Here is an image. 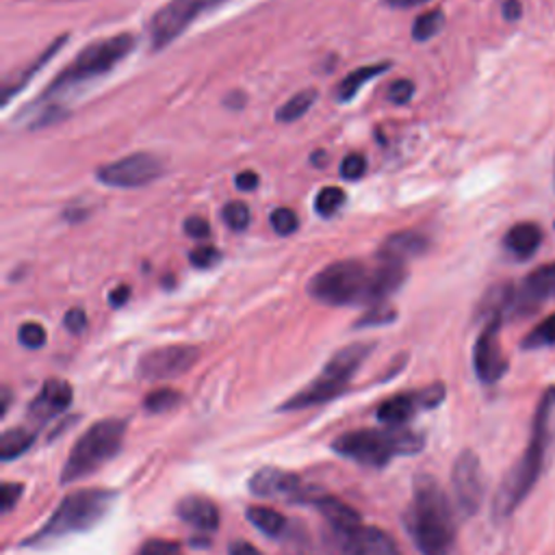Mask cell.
<instances>
[{"label":"cell","mask_w":555,"mask_h":555,"mask_svg":"<svg viewBox=\"0 0 555 555\" xmlns=\"http://www.w3.org/2000/svg\"><path fill=\"white\" fill-rule=\"evenodd\" d=\"M397 317V312L392 308H388L386 304H377L371 306V310L366 314H362L356 323V327H371V325H386L392 323Z\"/></svg>","instance_id":"obj_34"},{"label":"cell","mask_w":555,"mask_h":555,"mask_svg":"<svg viewBox=\"0 0 555 555\" xmlns=\"http://www.w3.org/2000/svg\"><path fill=\"white\" fill-rule=\"evenodd\" d=\"M288 555H299V553H288Z\"/></svg>","instance_id":"obj_49"},{"label":"cell","mask_w":555,"mask_h":555,"mask_svg":"<svg viewBox=\"0 0 555 555\" xmlns=\"http://www.w3.org/2000/svg\"><path fill=\"white\" fill-rule=\"evenodd\" d=\"M386 69H390V63H388V61H386V63H373V65H364V67L353 69L351 74H347V76L338 82V87H336V100H338V102H349V100H353V95L358 93V89H360L364 82L377 78V76L384 74Z\"/></svg>","instance_id":"obj_24"},{"label":"cell","mask_w":555,"mask_h":555,"mask_svg":"<svg viewBox=\"0 0 555 555\" xmlns=\"http://www.w3.org/2000/svg\"><path fill=\"white\" fill-rule=\"evenodd\" d=\"M412 93H414V82L408 80V78H399V80H395V82L388 87V100H390L392 104H405V102H410Z\"/></svg>","instance_id":"obj_39"},{"label":"cell","mask_w":555,"mask_h":555,"mask_svg":"<svg viewBox=\"0 0 555 555\" xmlns=\"http://www.w3.org/2000/svg\"><path fill=\"white\" fill-rule=\"evenodd\" d=\"M371 349H373L371 343H353V345L338 349L310 384H306L301 390L291 395L280 405V412L304 410V408L319 405V403H325V401H332L334 397H338L351 382L358 366L366 360Z\"/></svg>","instance_id":"obj_7"},{"label":"cell","mask_w":555,"mask_h":555,"mask_svg":"<svg viewBox=\"0 0 555 555\" xmlns=\"http://www.w3.org/2000/svg\"><path fill=\"white\" fill-rule=\"evenodd\" d=\"M345 202H347V195L340 186H325L314 197V210L321 217H332L343 208Z\"/></svg>","instance_id":"obj_30"},{"label":"cell","mask_w":555,"mask_h":555,"mask_svg":"<svg viewBox=\"0 0 555 555\" xmlns=\"http://www.w3.org/2000/svg\"><path fill=\"white\" fill-rule=\"evenodd\" d=\"M553 410H555V386L546 388L544 395L540 397L533 421H531L529 442H527L522 455L518 457V462L514 464V468L501 481V488L492 503L494 518H499V520L507 518L525 501V496L531 492L533 483L538 481L542 466H544L548 438H551Z\"/></svg>","instance_id":"obj_2"},{"label":"cell","mask_w":555,"mask_h":555,"mask_svg":"<svg viewBox=\"0 0 555 555\" xmlns=\"http://www.w3.org/2000/svg\"><path fill=\"white\" fill-rule=\"evenodd\" d=\"M442 24H444V13L440 9H431V11H425L421 13L414 24H412V37L416 41H427L431 39L434 35H438L442 30Z\"/></svg>","instance_id":"obj_29"},{"label":"cell","mask_w":555,"mask_h":555,"mask_svg":"<svg viewBox=\"0 0 555 555\" xmlns=\"http://www.w3.org/2000/svg\"><path fill=\"white\" fill-rule=\"evenodd\" d=\"M247 520L258 529L262 531L264 535L269 538H278L284 533L286 529V518L273 509V507H264V505H254L247 509Z\"/></svg>","instance_id":"obj_26"},{"label":"cell","mask_w":555,"mask_h":555,"mask_svg":"<svg viewBox=\"0 0 555 555\" xmlns=\"http://www.w3.org/2000/svg\"><path fill=\"white\" fill-rule=\"evenodd\" d=\"M9 403H11V392H9V388H4V390H2V410H0L2 416H4L7 410H9Z\"/></svg>","instance_id":"obj_48"},{"label":"cell","mask_w":555,"mask_h":555,"mask_svg":"<svg viewBox=\"0 0 555 555\" xmlns=\"http://www.w3.org/2000/svg\"><path fill=\"white\" fill-rule=\"evenodd\" d=\"M137 555H182V551H180V546L176 542L152 538V540L141 544Z\"/></svg>","instance_id":"obj_38"},{"label":"cell","mask_w":555,"mask_h":555,"mask_svg":"<svg viewBox=\"0 0 555 555\" xmlns=\"http://www.w3.org/2000/svg\"><path fill=\"white\" fill-rule=\"evenodd\" d=\"M134 43H137L134 37L128 33L93 41L91 46H87L74 56L72 65H67L54 76V80L41 91L37 104L52 102L54 98L65 95L76 87H82L89 80H95L108 74L117 63H121L134 50Z\"/></svg>","instance_id":"obj_4"},{"label":"cell","mask_w":555,"mask_h":555,"mask_svg":"<svg viewBox=\"0 0 555 555\" xmlns=\"http://www.w3.org/2000/svg\"><path fill=\"white\" fill-rule=\"evenodd\" d=\"M165 171L163 160L150 152H134L119 160L98 167L95 178L106 186L137 189L154 182Z\"/></svg>","instance_id":"obj_11"},{"label":"cell","mask_w":555,"mask_h":555,"mask_svg":"<svg viewBox=\"0 0 555 555\" xmlns=\"http://www.w3.org/2000/svg\"><path fill=\"white\" fill-rule=\"evenodd\" d=\"M176 512L186 525H191L193 529H197L202 533H210L219 527V509L206 496H199V494L184 496V499H180Z\"/></svg>","instance_id":"obj_20"},{"label":"cell","mask_w":555,"mask_h":555,"mask_svg":"<svg viewBox=\"0 0 555 555\" xmlns=\"http://www.w3.org/2000/svg\"><path fill=\"white\" fill-rule=\"evenodd\" d=\"M228 555H260L256 546H251L249 542H243V540H234L230 542L228 546Z\"/></svg>","instance_id":"obj_45"},{"label":"cell","mask_w":555,"mask_h":555,"mask_svg":"<svg viewBox=\"0 0 555 555\" xmlns=\"http://www.w3.org/2000/svg\"><path fill=\"white\" fill-rule=\"evenodd\" d=\"M182 228H184V234L191 238H208L210 236V223L199 215L186 217Z\"/></svg>","instance_id":"obj_40"},{"label":"cell","mask_w":555,"mask_h":555,"mask_svg":"<svg viewBox=\"0 0 555 555\" xmlns=\"http://www.w3.org/2000/svg\"><path fill=\"white\" fill-rule=\"evenodd\" d=\"M269 223H271V228H273V232H275V234H280V236H288V234H293V232L297 230L299 219H297L295 210H291V208L282 206V208H275V210L271 212Z\"/></svg>","instance_id":"obj_33"},{"label":"cell","mask_w":555,"mask_h":555,"mask_svg":"<svg viewBox=\"0 0 555 555\" xmlns=\"http://www.w3.org/2000/svg\"><path fill=\"white\" fill-rule=\"evenodd\" d=\"M405 529L421 555H449L455 544V516L449 496L429 475L414 477Z\"/></svg>","instance_id":"obj_1"},{"label":"cell","mask_w":555,"mask_h":555,"mask_svg":"<svg viewBox=\"0 0 555 555\" xmlns=\"http://www.w3.org/2000/svg\"><path fill=\"white\" fill-rule=\"evenodd\" d=\"M522 349H542V347H553L555 345V312L542 319L525 338H522Z\"/></svg>","instance_id":"obj_28"},{"label":"cell","mask_w":555,"mask_h":555,"mask_svg":"<svg viewBox=\"0 0 555 555\" xmlns=\"http://www.w3.org/2000/svg\"><path fill=\"white\" fill-rule=\"evenodd\" d=\"M115 496H117L115 490H102V488L69 492L52 512V516L43 522V527L35 531L24 544L39 546V544H46L72 533H82L95 527L102 520V516L111 509Z\"/></svg>","instance_id":"obj_5"},{"label":"cell","mask_w":555,"mask_h":555,"mask_svg":"<svg viewBox=\"0 0 555 555\" xmlns=\"http://www.w3.org/2000/svg\"><path fill=\"white\" fill-rule=\"evenodd\" d=\"M189 260L197 269H212L221 260V251L212 245H202L189 254Z\"/></svg>","instance_id":"obj_36"},{"label":"cell","mask_w":555,"mask_h":555,"mask_svg":"<svg viewBox=\"0 0 555 555\" xmlns=\"http://www.w3.org/2000/svg\"><path fill=\"white\" fill-rule=\"evenodd\" d=\"M542 245V230L538 223L520 221L512 225L503 236L505 251L516 260H529Z\"/></svg>","instance_id":"obj_21"},{"label":"cell","mask_w":555,"mask_h":555,"mask_svg":"<svg viewBox=\"0 0 555 555\" xmlns=\"http://www.w3.org/2000/svg\"><path fill=\"white\" fill-rule=\"evenodd\" d=\"M258 184H260L258 173H254V171H249V169L236 176V186L243 189V191H254Z\"/></svg>","instance_id":"obj_44"},{"label":"cell","mask_w":555,"mask_h":555,"mask_svg":"<svg viewBox=\"0 0 555 555\" xmlns=\"http://www.w3.org/2000/svg\"><path fill=\"white\" fill-rule=\"evenodd\" d=\"M388 7L392 9H410V7H418V4H425L429 0H384Z\"/></svg>","instance_id":"obj_47"},{"label":"cell","mask_w":555,"mask_h":555,"mask_svg":"<svg viewBox=\"0 0 555 555\" xmlns=\"http://www.w3.org/2000/svg\"><path fill=\"white\" fill-rule=\"evenodd\" d=\"M221 2L225 0H169L152 15L147 24L150 48L163 50L176 37H180L199 15L219 7Z\"/></svg>","instance_id":"obj_10"},{"label":"cell","mask_w":555,"mask_h":555,"mask_svg":"<svg viewBox=\"0 0 555 555\" xmlns=\"http://www.w3.org/2000/svg\"><path fill=\"white\" fill-rule=\"evenodd\" d=\"M364 171H366V158L358 152L347 154L340 163V176L345 180H358V178L364 176Z\"/></svg>","instance_id":"obj_37"},{"label":"cell","mask_w":555,"mask_h":555,"mask_svg":"<svg viewBox=\"0 0 555 555\" xmlns=\"http://www.w3.org/2000/svg\"><path fill=\"white\" fill-rule=\"evenodd\" d=\"M251 494L260 499H282L288 503H314L321 490L304 483L295 473L280 468H260L249 479Z\"/></svg>","instance_id":"obj_12"},{"label":"cell","mask_w":555,"mask_h":555,"mask_svg":"<svg viewBox=\"0 0 555 555\" xmlns=\"http://www.w3.org/2000/svg\"><path fill=\"white\" fill-rule=\"evenodd\" d=\"M308 293L330 306H377L375 269H369L360 260L332 262L310 280Z\"/></svg>","instance_id":"obj_6"},{"label":"cell","mask_w":555,"mask_h":555,"mask_svg":"<svg viewBox=\"0 0 555 555\" xmlns=\"http://www.w3.org/2000/svg\"><path fill=\"white\" fill-rule=\"evenodd\" d=\"M425 438L418 431L405 427H382V429H356L340 434L332 442V451L360 466L382 468L392 457L414 455L423 449Z\"/></svg>","instance_id":"obj_3"},{"label":"cell","mask_w":555,"mask_h":555,"mask_svg":"<svg viewBox=\"0 0 555 555\" xmlns=\"http://www.w3.org/2000/svg\"><path fill=\"white\" fill-rule=\"evenodd\" d=\"M17 340L28 349H39L46 343V330H43V325H39L35 321L22 323L17 330Z\"/></svg>","instance_id":"obj_35"},{"label":"cell","mask_w":555,"mask_h":555,"mask_svg":"<svg viewBox=\"0 0 555 555\" xmlns=\"http://www.w3.org/2000/svg\"><path fill=\"white\" fill-rule=\"evenodd\" d=\"M126 421L121 418H104L93 423L72 447L63 470L61 483H74L82 477L95 473L102 464L111 462L124 442Z\"/></svg>","instance_id":"obj_8"},{"label":"cell","mask_w":555,"mask_h":555,"mask_svg":"<svg viewBox=\"0 0 555 555\" xmlns=\"http://www.w3.org/2000/svg\"><path fill=\"white\" fill-rule=\"evenodd\" d=\"M317 102V91L314 89H304L299 93H295L293 98H288L278 111H275V119L282 124H291L299 117H304L308 113V108Z\"/></svg>","instance_id":"obj_27"},{"label":"cell","mask_w":555,"mask_h":555,"mask_svg":"<svg viewBox=\"0 0 555 555\" xmlns=\"http://www.w3.org/2000/svg\"><path fill=\"white\" fill-rule=\"evenodd\" d=\"M327 555H401L395 540L377 527H327L323 529Z\"/></svg>","instance_id":"obj_9"},{"label":"cell","mask_w":555,"mask_h":555,"mask_svg":"<svg viewBox=\"0 0 555 555\" xmlns=\"http://www.w3.org/2000/svg\"><path fill=\"white\" fill-rule=\"evenodd\" d=\"M22 494V483H11V481H4L2 488H0V503H2V514L11 512V507L15 505V501L20 499Z\"/></svg>","instance_id":"obj_41"},{"label":"cell","mask_w":555,"mask_h":555,"mask_svg":"<svg viewBox=\"0 0 555 555\" xmlns=\"http://www.w3.org/2000/svg\"><path fill=\"white\" fill-rule=\"evenodd\" d=\"M178 403H180V392L171 390V388H158L145 397V410L154 412V414L167 412V410L176 408Z\"/></svg>","instance_id":"obj_32"},{"label":"cell","mask_w":555,"mask_h":555,"mask_svg":"<svg viewBox=\"0 0 555 555\" xmlns=\"http://www.w3.org/2000/svg\"><path fill=\"white\" fill-rule=\"evenodd\" d=\"M501 321L503 314H490L473 347V369L483 384H496L507 373V358L499 340Z\"/></svg>","instance_id":"obj_13"},{"label":"cell","mask_w":555,"mask_h":555,"mask_svg":"<svg viewBox=\"0 0 555 555\" xmlns=\"http://www.w3.org/2000/svg\"><path fill=\"white\" fill-rule=\"evenodd\" d=\"M128 297H130V286H126V284H121V286H117V288H113V291L108 293V301H111V306H115V308L124 306V304L128 301Z\"/></svg>","instance_id":"obj_46"},{"label":"cell","mask_w":555,"mask_h":555,"mask_svg":"<svg viewBox=\"0 0 555 555\" xmlns=\"http://www.w3.org/2000/svg\"><path fill=\"white\" fill-rule=\"evenodd\" d=\"M451 483H453V494L460 512L464 516H473L483 501L481 464L473 451L466 449L457 455L451 473Z\"/></svg>","instance_id":"obj_16"},{"label":"cell","mask_w":555,"mask_h":555,"mask_svg":"<svg viewBox=\"0 0 555 555\" xmlns=\"http://www.w3.org/2000/svg\"><path fill=\"white\" fill-rule=\"evenodd\" d=\"M442 399H444V386L438 384V382L429 384L425 388H418V390L399 392V395L386 399L377 408V418L386 427H401L403 423H408L418 412L440 405Z\"/></svg>","instance_id":"obj_15"},{"label":"cell","mask_w":555,"mask_h":555,"mask_svg":"<svg viewBox=\"0 0 555 555\" xmlns=\"http://www.w3.org/2000/svg\"><path fill=\"white\" fill-rule=\"evenodd\" d=\"M199 358L197 347L193 345H167L150 349L141 356L137 364V375L141 379H171L186 373Z\"/></svg>","instance_id":"obj_14"},{"label":"cell","mask_w":555,"mask_h":555,"mask_svg":"<svg viewBox=\"0 0 555 555\" xmlns=\"http://www.w3.org/2000/svg\"><path fill=\"white\" fill-rule=\"evenodd\" d=\"M221 219L225 221V225L234 232H243L247 230L249 221H251V215H249V206L245 202H228L223 208H221Z\"/></svg>","instance_id":"obj_31"},{"label":"cell","mask_w":555,"mask_h":555,"mask_svg":"<svg viewBox=\"0 0 555 555\" xmlns=\"http://www.w3.org/2000/svg\"><path fill=\"white\" fill-rule=\"evenodd\" d=\"M37 427H11L0 436V457L4 462L15 460L35 442Z\"/></svg>","instance_id":"obj_25"},{"label":"cell","mask_w":555,"mask_h":555,"mask_svg":"<svg viewBox=\"0 0 555 555\" xmlns=\"http://www.w3.org/2000/svg\"><path fill=\"white\" fill-rule=\"evenodd\" d=\"M548 297H555V262L538 267L522 280V286L516 291L512 310L529 312Z\"/></svg>","instance_id":"obj_18"},{"label":"cell","mask_w":555,"mask_h":555,"mask_svg":"<svg viewBox=\"0 0 555 555\" xmlns=\"http://www.w3.org/2000/svg\"><path fill=\"white\" fill-rule=\"evenodd\" d=\"M65 327L72 332V334H80L85 327H87V314L80 310V308H72L65 312V319H63Z\"/></svg>","instance_id":"obj_42"},{"label":"cell","mask_w":555,"mask_h":555,"mask_svg":"<svg viewBox=\"0 0 555 555\" xmlns=\"http://www.w3.org/2000/svg\"><path fill=\"white\" fill-rule=\"evenodd\" d=\"M501 13L507 22H516L522 15V4L520 0H503L501 4Z\"/></svg>","instance_id":"obj_43"},{"label":"cell","mask_w":555,"mask_h":555,"mask_svg":"<svg viewBox=\"0 0 555 555\" xmlns=\"http://www.w3.org/2000/svg\"><path fill=\"white\" fill-rule=\"evenodd\" d=\"M312 505L319 509V514L323 516L327 527H353V525H360V514L351 505L343 503L340 499H336L332 494H323L321 492L314 499Z\"/></svg>","instance_id":"obj_22"},{"label":"cell","mask_w":555,"mask_h":555,"mask_svg":"<svg viewBox=\"0 0 555 555\" xmlns=\"http://www.w3.org/2000/svg\"><path fill=\"white\" fill-rule=\"evenodd\" d=\"M72 395L74 390L65 379H48L28 405V418L35 423V427L48 423L69 408Z\"/></svg>","instance_id":"obj_17"},{"label":"cell","mask_w":555,"mask_h":555,"mask_svg":"<svg viewBox=\"0 0 555 555\" xmlns=\"http://www.w3.org/2000/svg\"><path fill=\"white\" fill-rule=\"evenodd\" d=\"M65 41H67V35H63V37L54 39V41H52V43H50V46H48V48H46V50H43V52H41V54H39V56H37V59H35V61H33V63H30V65L20 74V76H15V80H13V82H9V85L4 87V91H2V102L7 104V102H9V100L20 91V89H24V87L28 85V80H30V78H35V74H37L39 69H43V67H46V63H48L54 54H59V50L63 48V43H65Z\"/></svg>","instance_id":"obj_23"},{"label":"cell","mask_w":555,"mask_h":555,"mask_svg":"<svg viewBox=\"0 0 555 555\" xmlns=\"http://www.w3.org/2000/svg\"><path fill=\"white\" fill-rule=\"evenodd\" d=\"M429 247V241L425 234L421 232H395L390 234L379 251H377V258L382 262H397V264H405L408 260L416 258V256H423Z\"/></svg>","instance_id":"obj_19"}]
</instances>
